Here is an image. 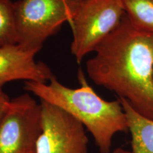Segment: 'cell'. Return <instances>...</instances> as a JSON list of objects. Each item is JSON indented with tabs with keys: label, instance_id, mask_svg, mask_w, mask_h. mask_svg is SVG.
<instances>
[{
	"label": "cell",
	"instance_id": "cell-1",
	"mask_svg": "<svg viewBox=\"0 0 153 153\" xmlns=\"http://www.w3.org/2000/svg\"><path fill=\"white\" fill-rule=\"evenodd\" d=\"M94 52L86 63L91 81L153 120V34L135 27L125 14Z\"/></svg>",
	"mask_w": 153,
	"mask_h": 153
},
{
	"label": "cell",
	"instance_id": "cell-2",
	"mask_svg": "<svg viewBox=\"0 0 153 153\" xmlns=\"http://www.w3.org/2000/svg\"><path fill=\"white\" fill-rule=\"evenodd\" d=\"M77 77L80 87L75 89L63 85L54 76L49 83L26 82L24 89L71 115L91 133L100 153H111L116 134L128 131L121 102L119 99L101 98L88 84L81 70Z\"/></svg>",
	"mask_w": 153,
	"mask_h": 153
},
{
	"label": "cell",
	"instance_id": "cell-3",
	"mask_svg": "<svg viewBox=\"0 0 153 153\" xmlns=\"http://www.w3.org/2000/svg\"><path fill=\"white\" fill-rule=\"evenodd\" d=\"M82 0H19L14 2L17 44L38 53L63 23H70Z\"/></svg>",
	"mask_w": 153,
	"mask_h": 153
},
{
	"label": "cell",
	"instance_id": "cell-4",
	"mask_svg": "<svg viewBox=\"0 0 153 153\" xmlns=\"http://www.w3.org/2000/svg\"><path fill=\"white\" fill-rule=\"evenodd\" d=\"M126 13L122 0H82L69 23L71 52L80 63L118 26Z\"/></svg>",
	"mask_w": 153,
	"mask_h": 153
},
{
	"label": "cell",
	"instance_id": "cell-5",
	"mask_svg": "<svg viewBox=\"0 0 153 153\" xmlns=\"http://www.w3.org/2000/svg\"><path fill=\"white\" fill-rule=\"evenodd\" d=\"M41 132V103L28 94L11 99L0 123V153H36Z\"/></svg>",
	"mask_w": 153,
	"mask_h": 153
},
{
	"label": "cell",
	"instance_id": "cell-6",
	"mask_svg": "<svg viewBox=\"0 0 153 153\" xmlns=\"http://www.w3.org/2000/svg\"><path fill=\"white\" fill-rule=\"evenodd\" d=\"M42 132L36 153H89L85 128L58 107L41 101Z\"/></svg>",
	"mask_w": 153,
	"mask_h": 153
},
{
	"label": "cell",
	"instance_id": "cell-7",
	"mask_svg": "<svg viewBox=\"0 0 153 153\" xmlns=\"http://www.w3.org/2000/svg\"><path fill=\"white\" fill-rule=\"evenodd\" d=\"M36 54L19 44L0 47V84L15 80L50 81L54 74L47 65L36 62Z\"/></svg>",
	"mask_w": 153,
	"mask_h": 153
},
{
	"label": "cell",
	"instance_id": "cell-8",
	"mask_svg": "<svg viewBox=\"0 0 153 153\" xmlns=\"http://www.w3.org/2000/svg\"><path fill=\"white\" fill-rule=\"evenodd\" d=\"M118 99L127 118L132 153H153V120L139 114L126 99Z\"/></svg>",
	"mask_w": 153,
	"mask_h": 153
},
{
	"label": "cell",
	"instance_id": "cell-9",
	"mask_svg": "<svg viewBox=\"0 0 153 153\" xmlns=\"http://www.w3.org/2000/svg\"><path fill=\"white\" fill-rule=\"evenodd\" d=\"M126 16L139 29L153 34V0H122Z\"/></svg>",
	"mask_w": 153,
	"mask_h": 153
},
{
	"label": "cell",
	"instance_id": "cell-10",
	"mask_svg": "<svg viewBox=\"0 0 153 153\" xmlns=\"http://www.w3.org/2000/svg\"><path fill=\"white\" fill-rule=\"evenodd\" d=\"M17 44L14 2L0 0V47Z\"/></svg>",
	"mask_w": 153,
	"mask_h": 153
},
{
	"label": "cell",
	"instance_id": "cell-11",
	"mask_svg": "<svg viewBox=\"0 0 153 153\" xmlns=\"http://www.w3.org/2000/svg\"><path fill=\"white\" fill-rule=\"evenodd\" d=\"M3 87L4 85L0 84V123L8 109L11 101L8 95L4 91Z\"/></svg>",
	"mask_w": 153,
	"mask_h": 153
},
{
	"label": "cell",
	"instance_id": "cell-12",
	"mask_svg": "<svg viewBox=\"0 0 153 153\" xmlns=\"http://www.w3.org/2000/svg\"><path fill=\"white\" fill-rule=\"evenodd\" d=\"M111 153H132V152L123 148H118L113 150Z\"/></svg>",
	"mask_w": 153,
	"mask_h": 153
}]
</instances>
